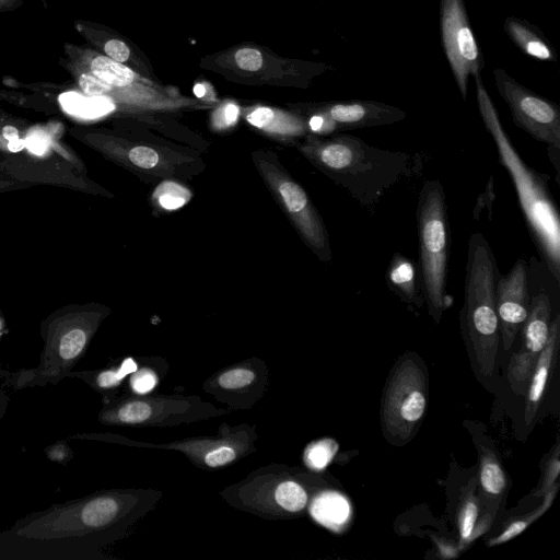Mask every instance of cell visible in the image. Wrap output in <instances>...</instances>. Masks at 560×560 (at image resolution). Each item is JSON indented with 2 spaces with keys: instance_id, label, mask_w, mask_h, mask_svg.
Segmentation results:
<instances>
[{
  "instance_id": "cell-1",
  "label": "cell",
  "mask_w": 560,
  "mask_h": 560,
  "mask_svg": "<svg viewBox=\"0 0 560 560\" xmlns=\"http://www.w3.org/2000/svg\"><path fill=\"white\" fill-rule=\"evenodd\" d=\"M472 79L481 120L494 141L500 163L512 178L533 242L550 273L560 282V215L549 190L550 177L522 160L501 124L481 73Z\"/></svg>"
},
{
  "instance_id": "cell-2",
  "label": "cell",
  "mask_w": 560,
  "mask_h": 560,
  "mask_svg": "<svg viewBox=\"0 0 560 560\" xmlns=\"http://www.w3.org/2000/svg\"><path fill=\"white\" fill-rule=\"evenodd\" d=\"M300 150L364 207L375 206L388 189L411 172L408 153L382 150L353 136H310Z\"/></svg>"
},
{
  "instance_id": "cell-3",
  "label": "cell",
  "mask_w": 560,
  "mask_h": 560,
  "mask_svg": "<svg viewBox=\"0 0 560 560\" xmlns=\"http://www.w3.org/2000/svg\"><path fill=\"white\" fill-rule=\"evenodd\" d=\"M109 308L95 302L70 303L48 314L39 326L43 349L30 369L9 371L3 384L14 390L56 385L80 361Z\"/></svg>"
},
{
  "instance_id": "cell-4",
  "label": "cell",
  "mask_w": 560,
  "mask_h": 560,
  "mask_svg": "<svg viewBox=\"0 0 560 560\" xmlns=\"http://www.w3.org/2000/svg\"><path fill=\"white\" fill-rule=\"evenodd\" d=\"M121 512V500L100 493L34 512L2 533L9 542L35 550L74 552L96 533L114 524Z\"/></svg>"
},
{
  "instance_id": "cell-5",
  "label": "cell",
  "mask_w": 560,
  "mask_h": 560,
  "mask_svg": "<svg viewBox=\"0 0 560 560\" xmlns=\"http://www.w3.org/2000/svg\"><path fill=\"white\" fill-rule=\"evenodd\" d=\"M500 277L497 259L486 237L476 232L468 241L460 312L463 336L480 375L490 377L499 349L495 288Z\"/></svg>"
},
{
  "instance_id": "cell-6",
  "label": "cell",
  "mask_w": 560,
  "mask_h": 560,
  "mask_svg": "<svg viewBox=\"0 0 560 560\" xmlns=\"http://www.w3.org/2000/svg\"><path fill=\"white\" fill-rule=\"evenodd\" d=\"M416 218L420 287L429 314L439 323L446 305L450 225L445 192L438 179L423 183Z\"/></svg>"
},
{
  "instance_id": "cell-7",
  "label": "cell",
  "mask_w": 560,
  "mask_h": 560,
  "mask_svg": "<svg viewBox=\"0 0 560 560\" xmlns=\"http://www.w3.org/2000/svg\"><path fill=\"white\" fill-rule=\"evenodd\" d=\"M253 160L303 242L322 261H330L331 248L326 226L304 188L281 167L271 152L256 151Z\"/></svg>"
},
{
  "instance_id": "cell-8",
  "label": "cell",
  "mask_w": 560,
  "mask_h": 560,
  "mask_svg": "<svg viewBox=\"0 0 560 560\" xmlns=\"http://www.w3.org/2000/svg\"><path fill=\"white\" fill-rule=\"evenodd\" d=\"M82 163L71 150L61 153H33L13 149L0 139V176L16 180L52 185L90 194H106L84 174Z\"/></svg>"
},
{
  "instance_id": "cell-9",
  "label": "cell",
  "mask_w": 560,
  "mask_h": 560,
  "mask_svg": "<svg viewBox=\"0 0 560 560\" xmlns=\"http://www.w3.org/2000/svg\"><path fill=\"white\" fill-rule=\"evenodd\" d=\"M427 408V378L415 359L393 370L382 402V425L388 439L405 443L415 434Z\"/></svg>"
},
{
  "instance_id": "cell-10",
  "label": "cell",
  "mask_w": 560,
  "mask_h": 560,
  "mask_svg": "<svg viewBox=\"0 0 560 560\" xmlns=\"http://www.w3.org/2000/svg\"><path fill=\"white\" fill-rule=\"evenodd\" d=\"M442 47L458 91L465 101L468 80L485 68V57L475 37L465 0H439Z\"/></svg>"
},
{
  "instance_id": "cell-11",
  "label": "cell",
  "mask_w": 560,
  "mask_h": 560,
  "mask_svg": "<svg viewBox=\"0 0 560 560\" xmlns=\"http://www.w3.org/2000/svg\"><path fill=\"white\" fill-rule=\"evenodd\" d=\"M492 73L514 124L534 139L560 149L559 106L521 84L502 68H494Z\"/></svg>"
},
{
  "instance_id": "cell-12",
  "label": "cell",
  "mask_w": 560,
  "mask_h": 560,
  "mask_svg": "<svg viewBox=\"0 0 560 560\" xmlns=\"http://www.w3.org/2000/svg\"><path fill=\"white\" fill-rule=\"evenodd\" d=\"M551 323L549 296L541 292L529 301L527 317L522 326V346L510 360L508 380L512 389L525 393L534 365L544 349Z\"/></svg>"
},
{
  "instance_id": "cell-13",
  "label": "cell",
  "mask_w": 560,
  "mask_h": 560,
  "mask_svg": "<svg viewBox=\"0 0 560 560\" xmlns=\"http://www.w3.org/2000/svg\"><path fill=\"white\" fill-rule=\"evenodd\" d=\"M527 265L525 259L515 261L504 277H499L495 288V307L503 349L508 351L527 317L529 310Z\"/></svg>"
},
{
  "instance_id": "cell-14",
  "label": "cell",
  "mask_w": 560,
  "mask_h": 560,
  "mask_svg": "<svg viewBox=\"0 0 560 560\" xmlns=\"http://www.w3.org/2000/svg\"><path fill=\"white\" fill-rule=\"evenodd\" d=\"M318 110L324 113L338 130L390 125L406 118V112L399 107L376 101L337 102L327 104Z\"/></svg>"
},
{
  "instance_id": "cell-15",
  "label": "cell",
  "mask_w": 560,
  "mask_h": 560,
  "mask_svg": "<svg viewBox=\"0 0 560 560\" xmlns=\"http://www.w3.org/2000/svg\"><path fill=\"white\" fill-rule=\"evenodd\" d=\"M560 338V316L556 315L550 323L549 336L541 350L530 375L525 390L524 421L529 427L537 415L538 408L545 395L549 376L552 372Z\"/></svg>"
},
{
  "instance_id": "cell-16",
  "label": "cell",
  "mask_w": 560,
  "mask_h": 560,
  "mask_svg": "<svg viewBox=\"0 0 560 560\" xmlns=\"http://www.w3.org/2000/svg\"><path fill=\"white\" fill-rule=\"evenodd\" d=\"M503 30L513 44L526 56L539 61L556 62L558 54L544 32L529 21L518 16H508Z\"/></svg>"
},
{
  "instance_id": "cell-17",
  "label": "cell",
  "mask_w": 560,
  "mask_h": 560,
  "mask_svg": "<svg viewBox=\"0 0 560 560\" xmlns=\"http://www.w3.org/2000/svg\"><path fill=\"white\" fill-rule=\"evenodd\" d=\"M246 120L265 135L282 142H293L307 135L308 124L300 117L270 107H257Z\"/></svg>"
},
{
  "instance_id": "cell-18",
  "label": "cell",
  "mask_w": 560,
  "mask_h": 560,
  "mask_svg": "<svg viewBox=\"0 0 560 560\" xmlns=\"http://www.w3.org/2000/svg\"><path fill=\"white\" fill-rule=\"evenodd\" d=\"M311 513L325 527L341 532L351 520L352 509L349 500L341 493L325 491L314 499Z\"/></svg>"
},
{
  "instance_id": "cell-19",
  "label": "cell",
  "mask_w": 560,
  "mask_h": 560,
  "mask_svg": "<svg viewBox=\"0 0 560 560\" xmlns=\"http://www.w3.org/2000/svg\"><path fill=\"white\" fill-rule=\"evenodd\" d=\"M89 72L110 85V91L106 97L113 102L116 96L125 89L130 86L135 81V73L107 56L96 55L89 60Z\"/></svg>"
},
{
  "instance_id": "cell-20",
  "label": "cell",
  "mask_w": 560,
  "mask_h": 560,
  "mask_svg": "<svg viewBox=\"0 0 560 560\" xmlns=\"http://www.w3.org/2000/svg\"><path fill=\"white\" fill-rule=\"evenodd\" d=\"M386 279L390 290L409 304H419L416 285V267L401 254H395L389 262Z\"/></svg>"
},
{
  "instance_id": "cell-21",
  "label": "cell",
  "mask_w": 560,
  "mask_h": 560,
  "mask_svg": "<svg viewBox=\"0 0 560 560\" xmlns=\"http://www.w3.org/2000/svg\"><path fill=\"white\" fill-rule=\"evenodd\" d=\"M479 482L487 497H500L506 487L505 474L495 456L490 450L480 455Z\"/></svg>"
},
{
  "instance_id": "cell-22",
  "label": "cell",
  "mask_w": 560,
  "mask_h": 560,
  "mask_svg": "<svg viewBox=\"0 0 560 560\" xmlns=\"http://www.w3.org/2000/svg\"><path fill=\"white\" fill-rule=\"evenodd\" d=\"M559 485L556 483L545 495L542 503L533 512L524 515L521 518H517L510 523L498 536L490 539L487 545L498 546L509 541L510 539L516 537L522 532H524L532 523H534L537 518H539L552 504L555 497L557 494Z\"/></svg>"
},
{
  "instance_id": "cell-23",
  "label": "cell",
  "mask_w": 560,
  "mask_h": 560,
  "mask_svg": "<svg viewBox=\"0 0 560 560\" xmlns=\"http://www.w3.org/2000/svg\"><path fill=\"white\" fill-rule=\"evenodd\" d=\"M479 515V503L475 495V482L472 487L464 494L460 500L457 513V524L459 530L458 549H465L470 542V536L477 524Z\"/></svg>"
},
{
  "instance_id": "cell-24",
  "label": "cell",
  "mask_w": 560,
  "mask_h": 560,
  "mask_svg": "<svg viewBox=\"0 0 560 560\" xmlns=\"http://www.w3.org/2000/svg\"><path fill=\"white\" fill-rule=\"evenodd\" d=\"M137 366L131 359H127L118 370H104L97 373L90 371H71L68 377H78L100 389H107L117 386L129 373L136 371Z\"/></svg>"
},
{
  "instance_id": "cell-25",
  "label": "cell",
  "mask_w": 560,
  "mask_h": 560,
  "mask_svg": "<svg viewBox=\"0 0 560 560\" xmlns=\"http://www.w3.org/2000/svg\"><path fill=\"white\" fill-rule=\"evenodd\" d=\"M151 415V407L143 401H130L120 406L103 411L100 416L101 421L110 423H139L147 420Z\"/></svg>"
},
{
  "instance_id": "cell-26",
  "label": "cell",
  "mask_w": 560,
  "mask_h": 560,
  "mask_svg": "<svg viewBox=\"0 0 560 560\" xmlns=\"http://www.w3.org/2000/svg\"><path fill=\"white\" fill-rule=\"evenodd\" d=\"M191 197L190 191L173 180L162 182L153 192V200L164 210H176L185 206Z\"/></svg>"
},
{
  "instance_id": "cell-27",
  "label": "cell",
  "mask_w": 560,
  "mask_h": 560,
  "mask_svg": "<svg viewBox=\"0 0 560 560\" xmlns=\"http://www.w3.org/2000/svg\"><path fill=\"white\" fill-rule=\"evenodd\" d=\"M275 498L281 508L290 512H299L307 503L305 490L294 481L281 482L276 489Z\"/></svg>"
},
{
  "instance_id": "cell-28",
  "label": "cell",
  "mask_w": 560,
  "mask_h": 560,
  "mask_svg": "<svg viewBox=\"0 0 560 560\" xmlns=\"http://www.w3.org/2000/svg\"><path fill=\"white\" fill-rule=\"evenodd\" d=\"M338 450V444L331 439H324L310 445L305 451V460L314 469L325 468Z\"/></svg>"
},
{
  "instance_id": "cell-29",
  "label": "cell",
  "mask_w": 560,
  "mask_h": 560,
  "mask_svg": "<svg viewBox=\"0 0 560 560\" xmlns=\"http://www.w3.org/2000/svg\"><path fill=\"white\" fill-rule=\"evenodd\" d=\"M255 378L253 371L248 369H234L224 372L219 377V384L223 388H240L249 385Z\"/></svg>"
},
{
  "instance_id": "cell-30",
  "label": "cell",
  "mask_w": 560,
  "mask_h": 560,
  "mask_svg": "<svg viewBox=\"0 0 560 560\" xmlns=\"http://www.w3.org/2000/svg\"><path fill=\"white\" fill-rule=\"evenodd\" d=\"M240 108L234 103H228L218 108L212 115V127L215 130H225L234 126L238 119Z\"/></svg>"
},
{
  "instance_id": "cell-31",
  "label": "cell",
  "mask_w": 560,
  "mask_h": 560,
  "mask_svg": "<svg viewBox=\"0 0 560 560\" xmlns=\"http://www.w3.org/2000/svg\"><path fill=\"white\" fill-rule=\"evenodd\" d=\"M560 474L559 447L555 448L553 455L549 458L545 468V476L541 486L536 491V497H544L555 485Z\"/></svg>"
},
{
  "instance_id": "cell-32",
  "label": "cell",
  "mask_w": 560,
  "mask_h": 560,
  "mask_svg": "<svg viewBox=\"0 0 560 560\" xmlns=\"http://www.w3.org/2000/svg\"><path fill=\"white\" fill-rule=\"evenodd\" d=\"M235 61L243 70L256 71L262 65V57L257 49L243 48L235 54Z\"/></svg>"
},
{
  "instance_id": "cell-33",
  "label": "cell",
  "mask_w": 560,
  "mask_h": 560,
  "mask_svg": "<svg viewBox=\"0 0 560 560\" xmlns=\"http://www.w3.org/2000/svg\"><path fill=\"white\" fill-rule=\"evenodd\" d=\"M234 458L235 452L232 447L220 446L205 456V463L210 467H218L232 462Z\"/></svg>"
},
{
  "instance_id": "cell-34",
  "label": "cell",
  "mask_w": 560,
  "mask_h": 560,
  "mask_svg": "<svg viewBox=\"0 0 560 560\" xmlns=\"http://www.w3.org/2000/svg\"><path fill=\"white\" fill-rule=\"evenodd\" d=\"M104 52L108 58L120 63H124L130 55L128 46L118 39H110L106 42L104 45Z\"/></svg>"
},
{
  "instance_id": "cell-35",
  "label": "cell",
  "mask_w": 560,
  "mask_h": 560,
  "mask_svg": "<svg viewBox=\"0 0 560 560\" xmlns=\"http://www.w3.org/2000/svg\"><path fill=\"white\" fill-rule=\"evenodd\" d=\"M156 383L155 375L147 370L138 373L131 381L132 387L138 393H147L151 390Z\"/></svg>"
},
{
  "instance_id": "cell-36",
  "label": "cell",
  "mask_w": 560,
  "mask_h": 560,
  "mask_svg": "<svg viewBox=\"0 0 560 560\" xmlns=\"http://www.w3.org/2000/svg\"><path fill=\"white\" fill-rule=\"evenodd\" d=\"M46 453L51 460L56 462H65L71 458L72 455L71 450L63 442L50 445V447L46 450Z\"/></svg>"
},
{
  "instance_id": "cell-37",
  "label": "cell",
  "mask_w": 560,
  "mask_h": 560,
  "mask_svg": "<svg viewBox=\"0 0 560 560\" xmlns=\"http://www.w3.org/2000/svg\"><path fill=\"white\" fill-rule=\"evenodd\" d=\"M7 372L8 370L3 369L2 365L0 364V421L5 416L11 400L10 395L5 390V386L3 384Z\"/></svg>"
},
{
  "instance_id": "cell-38",
  "label": "cell",
  "mask_w": 560,
  "mask_h": 560,
  "mask_svg": "<svg viewBox=\"0 0 560 560\" xmlns=\"http://www.w3.org/2000/svg\"><path fill=\"white\" fill-rule=\"evenodd\" d=\"M33 186H37V185L34 183H30V182L16 180V179L0 176V192L25 189V188H31Z\"/></svg>"
},
{
  "instance_id": "cell-39",
  "label": "cell",
  "mask_w": 560,
  "mask_h": 560,
  "mask_svg": "<svg viewBox=\"0 0 560 560\" xmlns=\"http://www.w3.org/2000/svg\"><path fill=\"white\" fill-rule=\"evenodd\" d=\"M435 544L439 548V552L441 553V556L443 558H455L457 557L458 555V551L456 550V548L451 545V542H447L445 540H442V539H435Z\"/></svg>"
},
{
  "instance_id": "cell-40",
  "label": "cell",
  "mask_w": 560,
  "mask_h": 560,
  "mask_svg": "<svg viewBox=\"0 0 560 560\" xmlns=\"http://www.w3.org/2000/svg\"><path fill=\"white\" fill-rule=\"evenodd\" d=\"M560 149L555 147H548V155L552 162V165L555 166L557 177L559 175V165H560V156H559Z\"/></svg>"
},
{
  "instance_id": "cell-41",
  "label": "cell",
  "mask_w": 560,
  "mask_h": 560,
  "mask_svg": "<svg viewBox=\"0 0 560 560\" xmlns=\"http://www.w3.org/2000/svg\"><path fill=\"white\" fill-rule=\"evenodd\" d=\"M194 93L197 97H202L206 93V89L202 84H196L194 88Z\"/></svg>"
},
{
  "instance_id": "cell-42",
  "label": "cell",
  "mask_w": 560,
  "mask_h": 560,
  "mask_svg": "<svg viewBox=\"0 0 560 560\" xmlns=\"http://www.w3.org/2000/svg\"><path fill=\"white\" fill-rule=\"evenodd\" d=\"M4 124H7L5 118H4V117L2 116V114L0 113V129H1V127H2Z\"/></svg>"
}]
</instances>
